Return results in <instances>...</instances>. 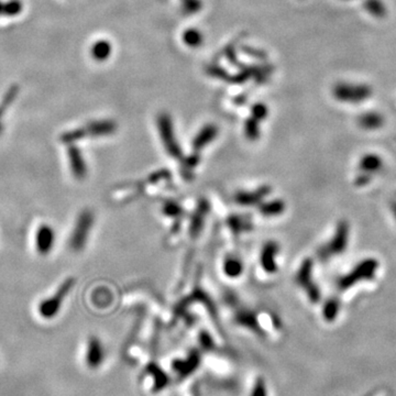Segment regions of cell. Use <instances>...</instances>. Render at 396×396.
I'll return each mask as SVG.
<instances>
[{"instance_id":"5b68a950","label":"cell","mask_w":396,"mask_h":396,"mask_svg":"<svg viewBox=\"0 0 396 396\" xmlns=\"http://www.w3.org/2000/svg\"><path fill=\"white\" fill-rule=\"evenodd\" d=\"M278 251H279V246L274 241L266 242L263 248H262L260 261H261V265L265 272L272 274L277 270L275 259Z\"/></svg>"},{"instance_id":"5bb4252c","label":"cell","mask_w":396,"mask_h":396,"mask_svg":"<svg viewBox=\"0 0 396 396\" xmlns=\"http://www.w3.org/2000/svg\"><path fill=\"white\" fill-rule=\"evenodd\" d=\"M228 226L236 234L249 231L252 228V223L248 218L242 216H231L228 218Z\"/></svg>"},{"instance_id":"9c48e42d","label":"cell","mask_w":396,"mask_h":396,"mask_svg":"<svg viewBox=\"0 0 396 396\" xmlns=\"http://www.w3.org/2000/svg\"><path fill=\"white\" fill-rule=\"evenodd\" d=\"M209 211V204L208 202H200L196 211H195V214L192 217V221H191V234L192 236H197L200 230H202L203 226H204V221H205V218L208 214Z\"/></svg>"},{"instance_id":"52a82bcc","label":"cell","mask_w":396,"mask_h":396,"mask_svg":"<svg viewBox=\"0 0 396 396\" xmlns=\"http://www.w3.org/2000/svg\"><path fill=\"white\" fill-rule=\"evenodd\" d=\"M103 358H105V352L100 340L95 337L90 338L86 352V364L90 369H96L102 363Z\"/></svg>"},{"instance_id":"603a6c76","label":"cell","mask_w":396,"mask_h":396,"mask_svg":"<svg viewBox=\"0 0 396 396\" xmlns=\"http://www.w3.org/2000/svg\"><path fill=\"white\" fill-rule=\"evenodd\" d=\"M254 116L257 119H263L265 117V108L262 107V106H259V107L255 108Z\"/></svg>"},{"instance_id":"44dd1931","label":"cell","mask_w":396,"mask_h":396,"mask_svg":"<svg viewBox=\"0 0 396 396\" xmlns=\"http://www.w3.org/2000/svg\"><path fill=\"white\" fill-rule=\"evenodd\" d=\"M164 214L167 216H179L182 214V208L180 205L175 203H166L164 205Z\"/></svg>"},{"instance_id":"7c38bea8","label":"cell","mask_w":396,"mask_h":396,"mask_svg":"<svg viewBox=\"0 0 396 396\" xmlns=\"http://www.w3.org/2000/svg\"><path fill=\"white\" fill-rule=\"evenodd\" d=\"M363 7L368 14L377 19L386 16V7L382 0H364Z\"/></svg>"},{"instance_id":"8fae6325","label":"cell","mask_w":396,"mask_h":396,"mask_svg":"<svg viewBox=\"0 0 396 396\" xmlns=\"http://www.w3.org/2000/svg\"><path fill=\"white\" fill-rule=\"evenodd\" d=\"M284 208H285L284 202H282V200L279 199H275V200H272V202L262 204L260 206V212L261 215L263 216L273 217V216L281 215L284 211Z\"/></svg>"},{"instance_id":"7402d4cb","label":"cell","mask_w":396,"mask_h":396,"mask_svg":"<svg viewBox=\"0 0 396 396\" xmlns=\"http://www.w3.org/2000/svg\"><path fill=\"white\" fill-rule=\"evenodd\" d=\"M198 161H199L198 156H197V155H193V156H191V157L186 158L184 166H185L186 168H194L195 166H196V164L198 163Z\"/></svg>"},{"instance_id":"ffe728a7","label":"cell","mask_w":396,"mask_h":396,"mask_svg":"<svg viewBox=\"0 0 396 396\" xmlns=\"http://www.w3.org/2000/svg\"><path fill=\"white\" fill-rule=\"evenodd\" d=\"M246 136L250 140H255L259 138L258 123L255 120H249L246 125Z\"/></svg>"},{"instance_id":"ac0fdd59","label":"cell","mask_w":396,"mask_h":396,"mask_svg":"<svg viewBox=\"0 0 396 396\" xmlns=\"http://www.w3.org/2000/svg\"><path fill=\"white\" fill-rule=\"evenodd\" d=\"M382 117L379 114L367 112L360 118V124L367 128H375L382 124Z\"/></svg>"},{"instance_id":"2e32d148","label":"cell","mask_w":396,"mask_h":396,"mask_svg":"<svg viewBox=\"0 0 396 396\" xmlns=\"http://www.w3.org/2000/svg\"><path fill=\"white\" fill-rule=\"evenodd\" d=\"M71 158H72V171L74 173L76 179H84L86 175V166L81 154L78 153V151L73 150L71 152Z\"/></svg>"},{"instance_id":"30bf717a","label":"cell","mask_w":396,"mask_h":396,"mask_svg":"<svg viewBox=\"0 0 396 396\" xmlns=\"http://www.w3.org/2000/svg\"><path fill=\"white\" fill-rule=\"evenodd\" d=\"M216 136H217V128L215 126L205 127L204 129L198 133L197 137L195 138L194 142H193L194 149L196 151L203 149L209 142H211L212 140L215 139Z\"/></svg>"},{"instance_id":"d6986e66","label":"cell","mask_w":396,"mask_h":396,"mask_svg":"<svg viewBox=\"0 0 396 396\" xmlns=\"http://www.w3.org/2000/svg\"><path fill=\"white\" fill-rule=\"evenodd\" d=\"M250 396H267V388H266L265 381L262 379V377H259V379L254 382Z\"/></svg>"},{"instance_id":"7a4b0ae2","label":"cell","mask_w":396,"mask_h":396,"mask_svg":"<svg viewBox=\"0 0 396 396\" xmlns=\"http://www.w3.org/2000/svg\"><path fill=\"white\" fill-rule=\"evenodd\" d=\"M94 222L93 214L89 210H85L81 217L78 218L77 224L74 230V234L72 236L71 246L74 250H81L84 248L85 243L87 240V236L90 231L91 226Z\"/></svg>"},{"instance_id":"ba28073f","label":"cell","mask_w":396,"mask_h":396,"mask_svg":"<svg viewBox=\"0 0 396 396\" xmlns=\"http://www.w3.org/2000/svg\"><path fill=\"white\" fill-rule=\"evenodd\" d=\"M54 243V231L50 226L43 224L36 234V248L42 254H46L52 249Z\"/></svg>"},{"instance_id":"3957f363","label":"cell","mask_w":396,"mask_h":396,"mask_svg":"<svg viewBox=\"0 0 396 396\" xmlns=\"http://www.w3.org/2000/svg\"><path fill=\"white\" fill-rule=\"evenodd\" d=\"M74 281L73 279H68L62 286H61L58 293L54 295V297H50L48 300L42 302L39 306V312L43 318H52L53 316H55L59 312L61 304L63 302V298L68 294L69 290L72 288Z\"/></svg>"},{"instance_id":"6da1fadb","label":"cell","mask_w":396,"mask_h":396,"mask_svg":"<svg viewBox=\"0 0 396 396\" xmlns=\"http://www.w3.org/2000/svg\"><path fill=\"white\" fill-rule=\"evenodd\" d=\"M333 96L340 101L358 103L372 96V88L367 84L338 83L333 87Z\"/></svg>"},{"instance_id":"9a60e30c","label":"cell","mask_w":396,"mask_h":396,"mask_svg":"<svg viewBox=\"0 0 396 396\" xmlns=\"http://www.w3.org/2000/svg\"><path fill=\"white\" fill-rule=\"evenodd\" d=\"M236 320L238 324L252 329V330L260 331L257 316H254L252 313L248 312V310H242V312L238 313L236 316Z\"/></svg>"},{"instance_id":"8992f818","label":"cell","mask_w":396,"mask_h":396,"mask_svg":"<svg viewBox=\"0 0 396 396\" xmlns=\"http://www.w3.org/2000/svg\"><path fill=\"white\" fill-rule=\"evenodd\" d=\"M271 193L270 186H261L252 192H240L236 195L235 200L241 206H253L261 203Z\"/></svg>"},{"instance_id":"277c9868","label":"cell","mask_w":396,"mask_h":396,"mask_svg":"<svg viewBox=\"0 0 396 396\" xmlns=\"http://www.w3.org/2000/svg\"><path fill=\"white\" fill-rule=\"evenodd\" d=\"M158 127H160L161 131V138L163 140V143L165 145V149L168 152V154L173 157L180 158L182 156V150L176 141L172 123H171L169 118L167 116H162L158 120Z\"/></svg>"},{"instance_id":"4fadbf2b","label":"cell","mask_w":396,"mask_h":396,"mask_svg":"<svg viewBox=\"0 0 396 396\" xmlns=\"http://www.w3.org/2000/svg\"><path fill=\"white\" fill-rule=\"evenodd\" d=\"M309 270H310V263L309 262H305V263L303 264L300 272H298L297 279H298V283H301V285H303L304 288L308 290L307 292H309V295L312 296V298L315 301L316 298L318 297V295H317V292L312 288V285H310V282H309V276H310L309 273L310 272H309Z\"/></svg>"},{"instance_id":"e0dca14e","label":"cell","mask_w":396,"mask_h":396,"mask_svg":"<svg viewBox=\"0 0 396 396\" xmlns=\"http://www.w3.org/2000/svg\"><path fill=\"white\" fill-rule=\"evenodd\" d=\"M223 270L228 276L237 277L241 275V273L243 271V265L240 260H238L236 258H228L226 261H224Z\"/></svg>"}]
</instances>
